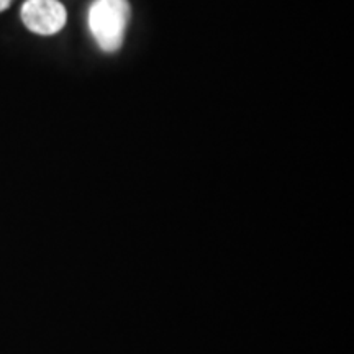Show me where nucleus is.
I'll return each mask as SVG.
<instances>
[{
  "instance_id": "obj_1",
  "label": "nucleus",
  "mask_w": 354,
  "mask_h": 354,
  "mask_svg": "<svg viewBox=\"0 0 354 354\" xmlns=\"http://www.w3.org/2000/svg\"><path fill=\"white\" fill-rule=\"evenodd\" d=\"M128 20V0H94L88 8V28L105 53H113L122 46Z\"/></svg>"
},
{
  "instance_id": "obj_2",
  "label": "nucleus",
  "mask_w": 354,
  "mask_h": 354,
  "mask_svg": "<svg viewBox=\"0 0 354 354\" xmlns=\"http://www.w3.org/2000/svg\"><path fill=\"white\" fill-rule=\"evenodd\" d=\"M20 15L30 32L43 37L61 32L68 20V13L59 0H26Z\"/></svg>"
},
{
  "instance_id": "obj_3",
  "label": "nucleus",
  "mask_w": 354,
  "mask_h": 354,
  "mask_svg": "<svg viewBox=\"0 0 354 354\" xmlns=\"http://www.w3.org/2000/svg\"><path fill=\"white\" fill-rule=\"evenodd\" d=\"M12 2L13 0H0V12L7 10V8L12 6Z\"/></svg>"
}]
</instances>
